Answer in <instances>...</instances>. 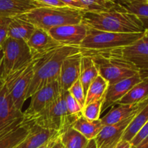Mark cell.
Segmentation results:
<instances>
[{"label": "cell", "mask_w": 148, "mask_h": 148, "mask_svg": "<svg viewBox=\"0 0 148 148\" xmlns=\"http://www.w3.org/2000/svg\"><path fill=\"white\" fill-rule=\"evenodd\" d=\"M82 56L80 52H77L68 56L62 62L59 77L62 92L67 91L79 79Z\"/></svg>", "instance_id": "9a60e30c"}, {"label": "cell", "mask_w": 148, "mask_h": 148, "mask_svg": "<svg viewBox=\"0 0 148 148\" xmlns=\"http://www.w3.org/2000/svg\"><path fill=\"white\" fill-rule=\"evenodd\" d=\"M115 51L148 76V40L144 36L130 46Z\"/></svg>", "instance_id": "7c38bea8"}, {"label": "cell", "mask_w": 148, "mask_h": 148, "mask_svg": "<svg viewBox=\"0 0 148 148\" xmlns=\"http://www.w3.org/2000/svg\"><path fill=\"white\" fill-rule=\"evenodd\" d=\"M78 118V116L70 115L68 113L64 92H62L49 106L28 119L23 120V122L32 123L42 128L56 130L63 134L72 127Z\"/></svg>", "instance_id": "5b68a950"}, {"label": "cell", "mask_w": 148, "mask_h": 148, "mask_svg": "<svg viewBox=\"0 0 148 148\" xmlns=\"http://www.w3.org/2000/svg\"><path fill=\"white\" fill-rule=\"evenodd\" d=\"M41 7H66L60 0H34Z\"/></svg>", "instance_id": "e575fe53"}, {"label": "cell", "mask_w": 148, "mask_h": 148, "mask_svg": "<svg viewBox=\"0 0 148 148\" xmlns=\"http://www.w3.org/2000/svg\"><path fill=\"white\" fill-rule=\"evenodd\" d=\"M36 27L23 15L11 18L8 28V38L27 42Z\"/></svg>", "instance_id": "ffe728a7"}, {"label": "cell", "mask_w": 148, "mask_h": 148, "mask_svg": "<svg viewBox=\"0 0 148 148\" xmlns=\"http://www.w3.org/2000/svg\"><path fill=\"white\" fill-rule=\"evenodd\" d=\"M134 2H147V1H145V0H116V3L119 4V5Z\"/></svg>", "instance_id": "74e56055"}, {"label": "cell", "mask_w": 148, "mask_h": 148, "mask_svg": "<svg viewBox=\"0 0 148 148\" xmlns=\"http://www.w3.org/2000/svg\"><path fill=\"white\" fill-rule=\"evenodd\" d=\"M51 148H64V146L62 144V141H61L60 137L56 140V141L55 142L54 144L52 145V147Z\"/></svg>", "instance_id": "f35d334b"}, {"label": "cell", "mask_w": 148, "mask_h": 148, "mask_svg": "<svg viewBox=\"0 0 148 148\" xmlns=\"http://www.w3.org/2000/svg\"><path fill=\"white\" fill-rule=\"evenodd\" d=\"M111 1H114V2L116 3V0H111Z\"/></svg>", "instance_id": "f6af8a7d"}, {"label": "cell", "mask_w": 148, "mask_h": 148, "mask_svg": "<svg viewBox=\"0 0 148 148\" xmlns=\"http://www.w3.org/2000/svg\"><path fill=\"white\" fill-rule=\"evenodd\" d=\"M103 99L85 105L82 108V115L90 121L100 119Z\"/></svg>", "instance_id": "f546056e"}, {"label": "cell", "mask_w": 148, "mask_h": 148, "mask_svg": "<svg viewBox=\"0 0 148 148\" xmlns=\"http://www.w3.org/2000/svg\"><path fill=\"white\" fill-rule=\"evenodd\" d=\"M88 30V27L81 23L53 27L48 33L62 46L79 47L86 36Z\"/></svg>", "instance_id": "8fae6325"}, {"label": "cell", "mask_w": 148, "mask_h": 148, "mask_svg": "<svg viewBox=\"0 0 148 148\" xmlns=\"http://www.w3.org/2000/svg\"><path fill=\"white\" fill-rule=\"evenodd\" d=\"M10 18L0 17V49L8 38V28L10 25Z\"/></svg>", "instance_id": "836d02e7"}, {"label": "cell", "mask_w": 148, "mask_h": 148, "mask_svg": "<svg viewBox=\"0 0 148 148\" xmlns=\"http://www.w3.org/2000/svg\"><path fill=\"white\" fill-rule=\"evenodd\" d=\"M143 36H144L145 38H147L148 40V29H147V30H145L144 32V34H143Z\"/></svg>", "instance_id": "7bdbcfd3"}, {"label": "cell", "mask_w": 148, "mask_h": 148, "mask_svg": "<svg viewBox=\"0 0 148 148\" xmlns=\"http://www.w3.org/2000/svg\"><path fill=\"white\" fill-rule=\"evenodd\" d=\"M143 33H118L101 31L88 27L86 36L79 46L83 56H92L130 46L143 36Z\"/></svg>", "instance_id": "3957f363"}, {"label": "cell", "mask_w": 148, "mask_h": 148, "mask_svg": "<svg viewBox=\"0 0 148 148\" xmlns=\"http://www.w3.org/2000/svg\"><path fill=\"white\" fill-rule=\"evenodd\" d=\"M67 91L72 95V97L77 101L78 103L81 106V107L83 108L85 104L86 95H85V92H84L83 88H82V84H81L80 81H79V79H77V80L70 87V88H69Z\"/></svg>", "instance_id": "1f68e13d"}, {"label": "cell", "mask_w": 148, "mask_h": 148, "mask_svg": "<svg viewBox=\"0 0 148 148\" xmlns=\"http://www.w3.org/2000/svg\"><path fill=\"white\" fill-rule=\"evenodd\" d=\"M28 124L22 122L15 129L0 138V148H16L27 137Z\"/></svg>", "instance_id": "603a6c76"}, {"label": "cell", "mask_w": 148, "mask_h": 148, "mask_svg": "<svg viewBox=\"0 0 148 148\" xmlns=\"http://www.w3.org/2000/svg\"><path fill=\"white\" fill-rule=\"evenodd\" d=\"M85 148H97L95 139H92V140H89V142H88V145H87L86 147Z\"/></svg>", "instance_id": "60d3db41"}, {"label": "cell", "mask_w": 148, "mask_h": 148, "mask_svg": "<svg viewBox=\"0 0 148 148\" xmlns=\"http://www.w3.org/2000/svg\"><path fill=\"white\" fill-rule=\"evenodd\" d=\"M103 127L101 119L90 121L82 115L75 121L72 127L88 140H90L95 138Z\"/></svg>", "instance_id": "7402d4cb"}, {"label": "cell", "mask_w": 148, "mask_h": 148, "mask_svg": "<svg viewBox=\"0 0 148 148\" xmlns=\"http://www.w3.org/2000/svg\"><path fill=\"white\" fill-rule=\"evenodd\" d=\"M83 11L69 7H42L23 14L36 27L49 31L53 27L82 23Z\"/></svg>", "instance_id": "277c9868"}, {"label": "cell", "mask_w": 148, "mask_h": 148, "mask_svg": "<svg viewBox=\"0 0 148 148\" xmlns=\"http://www.w3.org/2000/svg\"><path fill=\"white\" fill-rule=\"evenodd\" d=\"M132 144L130 142L126 140H121L114 148H132Z\"/></svg>", "instance_id": "8d00e7d4"}, {"label": "cell", "mask_w": 148, "mask_h": 148, "mask_svg": "<svg viewBox=\"0 0 148 148\" xmlns=\"http://www.w3.org/2000/svg\"><path fill=\"white\" fill-rule=\"evenodd\" d=\"M147 75L139 72L137 75L127 78L123 80L108 85L106 95L104 96L102 104L101 112L106 110L109 107L117 105L119 101L138 82L144 79Z\"/></svg>", "instance_id": "4fadbf2b"}, {"label": "cell", "mask_w": 148, "mask_h": 148, "mask_svg": "<svg viewBox=\"0 0 148 148\" xmlns=\"http://www.w3.org/2000/svg\"><path fill=\"white\" fill-rule=\"evenodd\" d=\"M26 43L33 58L42 56L62 46L47 31L38 27H36L33 34Z\"/></svg>", "instance_id": "e0dca14e"}, {"label": "cell", "mask_w": 148, "mask_h": 148, "mask_svg": "<svg viewBox=\"0 0 148 148\" xmlns=\"http://www.w3.org/2000/svg\"><path fill=\"white\" fill-rule=\"evenodd\" d=\"M132 148H148V141L146 142V143H142V144H140V145H138L137 147Z\"/></svg>", "instance_id": "b9f144b4"}, {"label": "cell", "mask_w": 148, "mask_h": 148, "mask_svg": "<svg viewBox=\"0 0 148 148\" xmlns=\"http://www.w3.org/2000/svg\"><path fill=\"white\" fill-rule=\"evenodd\" d=\"M148 98V76L136 84L121 100L118 104H134Z\"/></svg>", "instance_id": "d4e9b609"}, {"label": "cell", "mask_w": 148, "mask_h": 148, "mask_svg": "<svg viewBox=\"0 0 148 148\" xmlns=\"http://www.w3.org/2000/svg\"><path fill=\"white\" fill-rule=\"evenodd\" d=\"M33 62L4 78H0L5 83L13 105L18 111H22L31 83L33 75Z\"/></svg>", "instance_id": "ba28073f"}, {"label": "cell", "mask_w": 148, "mask_h": 148, "mask_svg": "<svg viewBox=\"0 0 148 148\" xmlns=\"http://www.w3.org/2000/svg\"><path fill=\"white\" fill-rule=\"evenodd\" d=\"M60 136H59V137H60ZM59 137H57V138L53 139V140H50V141L48 142V143H46V144H44V145H42L41 147H40L39 148H51V147H52V145H53L54 144V143L56 141V140H57V139L59 138Z\"/></svg>", "instance_id": "ab89813d"}, {"label": "cell", "mask_w": 148, "mask_h": 148, "mask_svg": "<svg viewBox=\"0 0 148 148\" xmlns=\"http://www.w3.org/2000/svg\"><path fill=\"white\" fill-rule=\"evenodd\" d=\"M147 101L148 98L134 104H118V106L113 107L106 115L100 119L103 126L117 124L134 115L147 103Z\"/></svg>", "instance_id": "ac0fdd59"}, {"label": "cell", "mask_w": 148, "mask_h": 148, "mask_svg": "<svg viewBox=\"0 0 148 148\" xmlns=\"http://www.w3.org/2000/svg\"><path fill=\"white\" fill-rule=\"evenodd\" d=\"M61 141L64 148H85L89 140L72 127L61 134Z\"/></svg>", "instance_id": "4316f807"}, {"label": "cell", "mask_w": 148, "mask_h": 148, "mask_svg": "<svg viewBox=\"0 0 148 148\" xmlns=\"http://www.w3.org/2000/svg\"><path fill=\"white\" fill-rule=\"evenodd\" d=\"M79 51V47L61 46L42 56L33 58V75L27 99L46 85L59 79L64 59Z\"/></svg>", "instance_id": "7a4b0ae2"}, {"label": "cell", "mask_w": 148, "mask_h": 148, "mask_svg": "<svg viewBox=\"0 0 148 148\" xmlns=\"http://www.w3.org/2000/svg\"><path fill=\"white\" fill-rule=\"evenodd\" d=\"M148 141V121L130 142L132 147H137L142 143Z\"/></svg>", "instance_id": "d6a6232c"}, {"label": "cell", "mask_w": 148, "mask_h": 148, "mask_svg": "<svg viewBox=\"0 0 148 148\" xmlns=\"http://www.w3.org/2000/svg\"><path fill=\"white\" fill-rule=\"evenodd\" d=\"M42 7L34 0H0V17L13 18Z\"/></svg>", "instance_id": "d6986e66"}, {"label": "cell", "mask_w": 148, "mask_h": 148, "mask_svg": "<svg viewBox=\"0 0 148 148\" xmlns=\"http://www.w3.org/2000/svg\"><path fill=\"white\" fill-rule=\"evenodd\" d=\"M82 23L90 28L111 33H143L145 30L137 16L118 4L107 11H83Z\"/></svg>", "instance_id": "6da1fadb"}, {"label": "cell", "mask_w": 148, "mask_h": 148, "mask_svg": "<svg viewBox=\"0 0 148 148\" xmlns=\"http://www.w3.org/2000/svg\"><path fill=\"white\" fill-rule=\"evenodd\" d=\"M148 121V101L147 103L136 114L133 119L126 129L121 140L131 142Z\"/></svg>", "instance_id": "cb8c5ba5"}, {"label": "cell", "mask_w": 148, "mask_h": 148, "mask_svg": "<svg viewBox=\"0 0 148 148\" xmlns=\"http://www.w3.org/2000/svg\"><path fill=\"white\" fill-rule=\"evenodd\" d=\"M120 6L128 12L137 16L143 23L145 29H148V2H134Z\"/></svg>", "instance_id": "83f0119b"}, {"label": "cell", "mask_w": 148, "mask_h": 148, "mask_svg": "<svg viewBox=\"0 0 148 148\" xmlns=\"http://www.w3.org/2000/svg\"><path fill=\"white\" fill-rule=\"evenodd\" d=\"M23 122V111L13 105L5 83L0 79V138Z\"/></svg>", "instance_id": "9c48e42d"}, {"label": "cell", "mask_w": 148, "mask_h": 148, "mask_svg": "<svg viewBox=\"0 0 148 148\" xmlns=\"http://www.w3.org/2000/svg\"><path fill=\"white\" fill-rule=\"evenodd\" d=\"M85 9V12L107 11L117 6L111 0H80Z\"/></svg>", "instance_id": "f1b7e54d"}, {"label": "cell", "mask_w": 148, "mask_h": 148, "mask_svg": "<svg viewBox=\"0 0 148 148\" xmlns=\"http://www.w3.org/2000/svg\"><path fill=\"white\" fill-rule=\"evenodd\" d=\"M65 6L69 7L70 8L76 9V10L85 11L83 4L80 1V0H60Z\"/></svg>", "instance_id": "d590c367"}, {"label": "cell", "mask_w": 148, "mask_h": 148, "mask_svg": "<svg viewBox=\"0 0 148 148\" xmlns=\"http://www.w3.org/2000/svg\"><path fill=\"white\" fill-rule=\"evenodd\" d=\"M64 96L65 103L68 113L70 115L76 116L78 117L82 116V108L78 103L77 101L72 97V95L68 91H66L64 92Z\"/></svg>", "instance_id": "4dcf8cb0"}, {"label": "cell", "mask_w": 148, "mask_h": 148, "mask_svg": "<svg viewBox=\"0 0 148 148\" xmlns=\"http://www.w3.org/2000/svg\"><path fill=\"white\" fill-rule=\"evenodd\" d=\"M26 124H28L29 127L28 134L25 139L16 148H39L62 134V133L56 130L42 128L32 123Z\"/></svg>", "instance_id": "2e32d148"}, {"label": "cell", "mask_w": 148, "mask_h": 148, "mask_svg": "<svg viewBox=\"0 0 148 148\" xmlns=\"http://www.w3.org/2000/svg\"><path fill=\"white\" fill-rule=\"evenodd\" d=\"M145 1H147V2H148V0H145Z\"/></svg>", "instance_id": "bcb514c9"}, {"label": "cell", "mask_w": 148, "mask_h": 148, "mask_svg": "<svg viewBox=\"0 0 148 148\" xmlns=\"http://www.w3.org/2000/svg\"><path fill=\"white\" fill-rule=\"evenodd\" d=\"M96 65L99 75L109 85L131 77L140 70L116 51L90 56Z\"/></svg>", "instance_id": "8992f818"}, {"label": "cell", "mask_w": 148, "mask_h": 148, "mask_svg": "<svg viewBox=\"0 0 148 148\" xmlns=\"http://www.w3.org/2000/svg\"><path fill=\"white\" fill-rule=\"evenodd\" d=\"M1 65L0 66V74H1Z\"/></svg>", "instance_id": "ee69618b"}, {"label": "cell", "mask_w": 148, "mask_h": 148, "mask_svg": "<svg viewBox=\"0 0 148 148\" xmlns=\"http://www.w3.org/2000/svg\"><path fill=\"white\" fill-rule=\"evenodd\" d=\"M98 75L99 72L92 58L82 55L81 58L79 80L82 84L85 95L90 84Z\"/></svg>", "instance_id": "44dd1931"}, {"label": "cell", "mask_w": 148, "mask_h": 148, "mask_svg": "<svg viewBox=\"0 0 148 148\" xmlns=\"http://www.w3.org/2000/svg\"><path fill=\"white\" fill-rule=\"evenodd\" d=\"M2 63L0 78H4L27 66L33 57L27 43L7 38L1 46Z\"/></svg>", "instance_id": "52a82bcc"}, {"label": "cell", "mask_w": 148, "mask_h": 148, "mask_svg": "<svg viewBox=\"0 0 148 148\" xmlns=\"http://www.w3.org/2000/svg\"><path fill=\"white\" fill-rule=\"evenodd\" d=\"M62 92L59 79L53 81L35 92L30 97V105L23 111V120H27L49 106Z\"/></svg>", "instance_id": "30bf717a"}, {"label": "cell", "mask_w": 148, "mask_h": 148, "mask_svg": "<svg viewBox=\"0 0 148 148\" xmlns=\"http://www.w3.org/2000/svg\"><path fill=\"white\" fill-rule=\"evenodd\" d=\"M108 85V82L101 75H98L88 88L85 106L103 99Z\"/></svg>", "instance_id": "484cf974"}, {"label": "cell", "mask_w": 148, "mask_h": 148, "mask_svg": "<svg viewBox=\"0 0 148 148\" xmlns=\"http://www.w3.org/2000/svg\"><path fill=\"white\" fill-rule=\"evenodd\" d=\"M136 114L115 124L103 126L95 141L97 148H114L121 140L126 129Z\"/></svg>", "instance_id": "5bb4252c"}]
</instances>
